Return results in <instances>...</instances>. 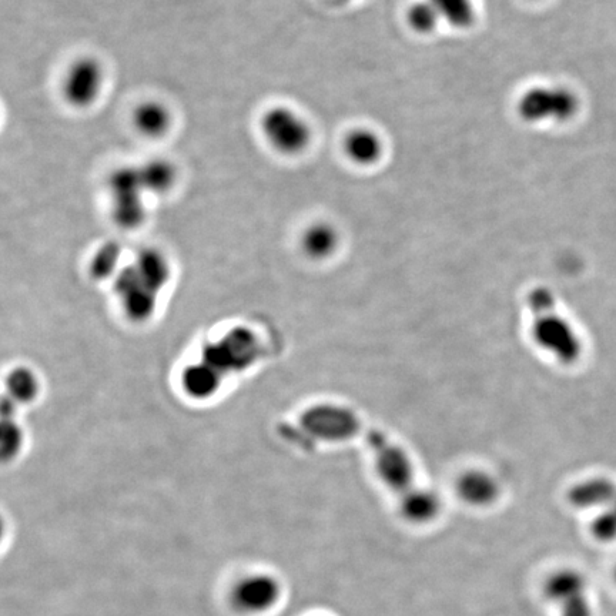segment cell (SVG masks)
<instances>
[{
    "label": "cell",
    "instance_id": "obj_1",
    "mask_svg": "<svg viewBox=\"0 0 616 616\" xmlns=\"http://www.w3.org/2000/svg\"><path fill=\"white\" fill-rule=\"evenodd\" d=\"M530 306L535 341L561 363H575L582 353L581 338L567 318L559 316L551 293L535 289L530 294Z\"/></svg>",
    "mask_w": 616,
    "mask_h": 616
},
{
    "label": "cell",
    "instance_id": "obj_2",
    "mask_svg": "<svg viewBox=\"0 0 616 616\" xmlns=\"http://www.w3.org/2000/svg\"><path fill=\"white\" fill-rule=\"evenodd\" d=\"M579 97L564 86H535L522 93L517 112L527 123H565L579 112Z\"/></svg>",
    "mask_w": 616,
    "mask_h": 616
},
{
    "label": "cell",
    "instance_id": "obj_3",
    "mask_svg": "<svg viewBox=\"0 0 616 616\" xmlns=\"http://www.w3.org/2000/svg\"><path fill=\"white\" fill-rule=\"evenodd\" d=\"M260 130L277 153L297 156L311 142V127L300 113L289 106H271L260 117Z\"/></svg>",
    "mask_w": 616,
    "mask_h": 616
},
{
    "label": "cell",
    "instance_id": "obj_4",
    "mask_svg": "<svg viewBox=\"0 0 616 616\" xmlns=\"http://www.w3.org/2000/svg\"><path fill=\"white\" fill-rule=\"evenodd\" d=\"M110 199H112V216L119 226L135 229L145 222V189L140 179L139 167H117L107 180Z\"/></svg>",
    "mask_w": 616,
    "mask_h": 616
},
{
    "label": "cell",
    "instance_id": "obj_5",
    "mask_svg": "<svg viewBox=\"0 0 616 616\" xmlns=\"http://www.w3.org/2000/svg\"><path fill=\"white\" fill-rule=\"evenodd\" d=\"M363 434L367 438L368 447L376 457L378 474L385 484L401 497L413 491L414 468L408 460V455L378 431L363 428Z\"/></svg>",
    "mask_w": 616,
    "mask_h": 616
},
{
    "label": "cell",
    "instance_id": "obj_6",
    "mask_svg": "<svg viewBox=\"0 0 616 616\" xmlns=\"http://www.w3.org/2000/svg\"><path fill=\"white\" fill-rule=\"evenodd\" d=\"M105 85L102 63L92 56L76 59L66 70L62 82V95L75 109H87L99 99Z\"/></svg>",
    "mask_w": 616,
    "mask_h": 616
},
{
    "label": "cell",
    "instance_id": "obj_7",
    "mask_svg": "<svg viewBox=\"0 0 616 616\" xmlns=\"http://www.w3.org/2000/svg\"><path fill=\"white\" fill-rule=\"evenodd\" d=\"M281 597L279 581L269 574L241 579L233 591L234 605L247 614H261L276 607Z\"/></svg>",
    "mask_w": 616,
    "mask_h": 616
},
{
    "label": "cell",
    "instance_id": "obj_8",
    "mask_svg": "<svg viewBox=\"0 0 616 616\" xmlns=\"http://www.w3.org/2000/svg\"><path fill=\"white\" fill-rule=\"evenodd\" d=\"M544 594L549 602L559 608L588 595V581L578 569H559L545 582Z\"/></svg>",
    "mask_w": 616,
    "mask_h": 616
},
{
    "label": "cell",
    "instance_id": "obj_9",
    "mask_svg": "<svg viewBox=\"0 0 616 616\" xmlns=\"http://www.w3.org/2000/svg\"><path fill=\"white\" fill-rule=\"evenodd\" d=\"M172 112L169 107L157 100L140 103L133 112V125L140 135L149 139H159L172 127Z\"/></svg>",
    "mask_w": 616,
    "mask_h": 616
},
{
    "label": "cell",
    "instance_id": "obj_10",
    "mask_svg": "<svg viewBox=\"0 0 616 616\" xmlns=\"http://www.w3.org/2000/svg\"><path fill=\"white\" fill-rule=\"evenodd\" d=\"M616 498V484L608 478H594L581 482L569 492V502L582 510H605Z\"/></svg>",
    "mask_w": 616,
    "mask_h": 616
},
{
    "label": "cell",
    "instance_id": "obj_11",
    "mask_svg": "<svg viewBox=\"0 0 616 616\" xmlns=\"http://www.w3.org/2000/svg\"><path fill=\"white\" fill-rule=\"evenodd\" d=\"M344 152L351 162L361 166H371L380 160L383 154V142L380 136L370 129H354L344 139Z\"/></svg>",
    "mask_w": 616,
    "mask_h": 616
},
{
    "label": "cell",
    "instance_id": "obj_12",
    "mask_svg": "<svg viewBox=\"0 0 616 616\" xmlns=\"http://www.w3.org/2000/svg\"><path fill=\"white\" fill-rule=\"evenodd\" d=\"M137 167L146 193L160 196L169 193L176 184L177 169L170 160L150 159Z\"/></svg>",
    "mask_w": 616,
    "mask_h": 616
},
{
    "label": "cell",
    "instance_id": "obj_13",
    "mask_svg": "<svg viewBox=\"0 0 616 616\" xmlns=\"http://www.w3.org/2000/svg\"><path fill=\"white\" fill-rule=\"evenodd\" d=\"M401 511L407 520L424 524L437 517L440 500L434 492L415 487L413 491L401 497Z\"/></svg>",
    "mask_w": 616,
    "mask_h": 616
},
{
    "label": "cell",
    "instance_id": "obj_14",
    "mask_svg": "<svg viewBox=\"0 0 616 616\" xmlns=\"http://www.w3.org/2000/svg\"><path fill=\"white\" fill-rule=\"evenodd\" d=\"M458 490L465 502L477 507L490 505L498 497L497 484L484 472H470L464 475L458 484Z\"/></svg>",
    "mask_w": 616,
    "mask_h": 616
},
{
    "label": "cell",
    "instance_id": "obj_15",
    "mask_svg": "<svg viewBox=\"0 0 616 616\" xmlns=\"http://www.w3.org/2000/svg\"><path fill=\"white\" fill-rule=\"evenodd\" d=\"M337 231L327 223L311 224L303 234V249L314 259H324L336 250Z\"/></svg>",
    "mask_w": 616,
    "mask_h": 616
},
{
    "label": "cell",
    "instance_id": "obj_16",
    "mask_svg": "<svg viewBox=\"0 0 616 616\" xmlns=\"http://www.w3.org/2000/svg\"><path fill=\"white\" fill-rule=\"evenodd\" d=\"M440 13L441 19L455 29L471 28L475 22V9L472 0H430Z\"/></svg>",
    "mask_w": 616,
    "mask_h": 616
},
{
    "label": "cell",
    "instance_id": "obj_17",
    "mask_svg": "<svg viewBox=\"0 0 616 616\" xmlns=\"http://www.w3.org/2000/svg\"><path fill=\"white\" fill-rule=\"evenodd\" d=\"M440 13L434 8L430 0H421L414 3L407 10V23L414 32L428 35L438 28L441 22Z\"/></svg>",
    "mask_w": 616,
    "mask_h": 616
},
{
    "label": "cell",
    "instance_id": "obj_18",
    "mask_svg": "<svg viewBox=\"0 0 616 616\" xmlns=\"http://www.w3.org/2000/svg\"><path fill=\"white\" fill-rule=\"evenodd\" d=\"M592 537L598 541H616V511L612 507L605 508L594 518L591 525Z\"/></svg>",
    "mask_w": 616,
    "mask_h": 616
},
{
    "label": "cell",
    "instance_id": "obj_19",
    "mask_svg": "<svg viewBox=\"0 0 616 616\" xmlns=\"http://www.w3.org/2000/svg\"><path fill=\"white\" fill-rule=\"evenodd\" d=\"M120 254H122V250H120L119 244H105L102 249L97 251L95 259H93V269L97 271L113 269L120 259Z\"/></svg>",
    "mask_w": 616,
    "mask_h": 616
},
{
    "label": "cell",
    "instance_id": "obj_20",
    "mask_svg": "<svg viewBox=\"0 0 616 616\" xmlns=\"http://www.w3.org/2000/svg\"><path fill=\"white\" fill-rule=\"evenodd\" d=\"M559 616H594V607L585 595L559 607Z\"/></svg>",
    "mask_w": 616,
    "mask_h": 616
},
{
    "label": "cell",
    "instance_id": "obj_21",
    "mask_svg": "<svg viewBox=\"0 0 616 616\" xmlns=\"http://www.w3.org/2000/svg\"><path fill=\"white\" fill-rule=\"evenodd\" d=\"M609 507L614 508V510L616 511V498H615V501H614V502H612V504H611V505H609Z\"/></svg>",
    "mask_w": 616,
    "mask_h": 616
},
{
    "label": "cell",
    "instance_id": "obj_22",
    "mask_svg": "<svg viewBox=\"0 0 616 616\" xmlns=\"http://www.w3.org/2000/svg\"><path fill=\"white\" fill-rule=\"evenodd\" d=\"M614 577H615V582H616V567H615V571H614Z\"/></svg>",
    "mask_w": 616,
    "mask_h": 616
},
{
    "label": "cell",
    "instance_id": "obj_23",
    "mask_svg": "<svg viewBox=\"0 0 616 616\" xmlns=\"http://www.w3.org/2000/svg\"><path fill=\"white\" fill-rule=\"evenodd\" d=\"M343 2H344V0H343Z\"/></svg>",
    "mask_w": 616,
    "mask_h": 616
}]
</instances>
